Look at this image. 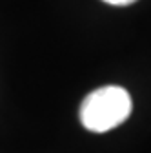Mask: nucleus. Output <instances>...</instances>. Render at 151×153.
<instances>
[{"mask_svg": "<svg viewBox=\"0 0 151 153\" xmlns=\"http://www.w3.org/2000/svg\"><path fill=\"white\" fill-rule=\"evenodd\" d=\"M104 2L111 6H129V4H135L137 0H104Z\"/></svg>", "mask_w": 151, "mask_h": 153, "instance_id": "obj_2", "label": "nucleus"}, {"mask_svg": "<svg viewBox=\"0 0 151 153\" xmlns=\"http://www.w3.org/2000/svg\"><path fill=\"white\" fill-rule=\"evenodd\" d=\"M131 97L120 86H104L91 91L80 104V122L93 133L120 126L131 115Z\"/></svg>", "mask_w": 151, "mask_h": 153, "instance_id": "obj_1", "label": "nucleus"}]
</instances>
